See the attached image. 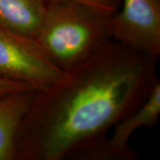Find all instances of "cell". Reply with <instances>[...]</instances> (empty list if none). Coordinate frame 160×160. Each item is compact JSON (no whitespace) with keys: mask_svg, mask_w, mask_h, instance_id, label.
Listing matches in <instances>:
<instances>
[{"mask_svg":"<svg viewBox=\"0 0 160 160\" xmlns=\"http://www.w3.org/2000/svg\"><path fill=\"white\" fill-rule=\"evenodd\" d=\"M157 60L112 39L62 81L38 90L14 160L81 159L144 102L159 81Z\"/></svg>","mask_w":160,"mask_h":160,"instance_id":"6da1fadb","label":"cell"},{"mask_svg":"<svg viewBox=\"0 0 160 160\" xmlns=\"http://www.w3.org/2000/svg\"><path fill=\"white\" fill-rule=\"evenodd\" d=\"M116 12L70 0H48L35 41L64 72L78 67L112 40Z\"/></svg>","mask_w":160,"mask_h":160,"instance_id":"7a4b0ae2","label":"cell"},{"mask_svg":"<svg viewBox=\"0 0 160 160\" xmlns=\"http://www.w3.org/2000/svg\"><path fill=\"white\" fill-rule=\"evenodd\" d=\"M37 42L0 29V78L24 83L38 90L66 77Z\"/></svg>","mask_w":160,"mask_h":160,"instance_id":"3957f363","label":"cell"},{"mask_svg":"<svg viewBox=\"0 0 160 160\" xmlns=\"http://www.w3.org/2000/svg\"><path fill=\"white\" fill-rule=\"evenodd\" d=\"M111 17L112 39L134 51L158 58L160 0H121Z\"/></svg>","mask_w":160,"mask_h":160,"instance_id":"277c9868","label":"cell"},{"mask_svg":"<svg viewBox=\"0 0 160 160\" xmlns=\"http://www.w3.org/2000/svg\"><path fill=\"white\" fill-rule=\"evenodd\" d=\"M160 116V83L156 84L144 102L132 113L114 126L110 137L89 149L81 159L134 160L135 152L129 146V139L142 127L151 128L157 125Z\"/></svg>","mask_w":160,"mask_h":160,"instance_id":"5b68a950","label":"cell"},{"mask_svg":"<svg viewBox=\"0 0 160 160\" xmlns=\"http://www.w3.org/2000/svg\"><path fill=\"white\" fill-rule=\"evenodd\" d=\"M48 0H0V29L36 39Z\"/></svg>","mask_w":160,"mask_h":160,"instance_id":"8992f818","label":"cell"},{"mask_svg":"<svg viewBox=\"0 0 160 160\" xmlns=\"http://www.w3.org/2000/svg\"><path fill=\"white\" fill-rule=\"evenodd\" d=\"M37 91L19 92L0 98V160H14L18 132Z\"/></svg>","mask_w":160,"mask_h":160,"instance_id":"52a82bcc","label":"cell"},{"mask_svg":"<svg viewBox=\"0 0 160 160\" xmlns=\"http://www.w3.org/2000/svg\"><path fill=\"white\" fill-rule=\"evenodd\" d=\"M33 90H38V89L30 85L24 84V83H19V82H14L11 80L0 78V98L11 94V93H14V92L33 91Z\"/></svg>","mask_w":160,"mask_h":160,"instance_id":"ba28073f","label":"cell"},{"mask_svg":"<svg viewBox=\"0 0 160 160\" xmlns=\"http://www.w3.org/2000/svg\"><path fill=\"white\" fill-rule=\"evenodd\" d=\"M70 1L81 2L84 4L97 6L114 12L118 11V8L121 4V0H70Z\"/></svg>","mask_w":160,"mask_h":160,"instance_id":"9c48e42d","label":"cell"}]
</instances>
